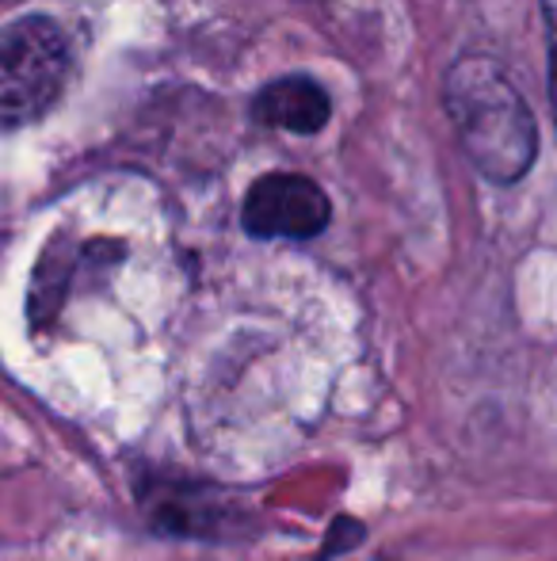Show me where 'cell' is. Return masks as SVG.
<instances>
[{"label": "cell", "instance_id": "cell-1", "mask_svg": "<svg viewBox=\"0 0 557 561\" xmlns=\"http://www.w3.org/2000/svg\"><path fill=\"white\" fill-rule=\"evenodd\" d=\"M443 107L474 169L492 184H515L538 153L531 107L485 54H462L443 77Z\"/></svg>", "mask_w": 557, "mask_h": 561}, {"label": "cell", "instance_id": "cell-2", "mask_svg": "<svg viewBox=\"0 0 557 561\" xmlns=\"http://www.w3.org/2000/svg\"><path fill=\"white\" fill-rule=\"evenodd\" d=\"M69 38L50 15H20L0 27V130L38 123L69 81Z\"/></svg>", "mask_w": 557, "mask_h": 561}, {"label": "cell", "instance_id": "cell-3", "mask_svg": "<svg viewBox=\"0 0 557 561\" xmlns=\"http://www.w3.org/2000/svg\"><path fill=\"white\" fill-rule=\"evenodd\" d=\"M328 195L321 192L313 180L294 176V172H271V176L256 180L245 195L241 207V222L253 237H290V241H305L317 237L328 226Z\"/></svg>", "mask_w": 557, "mask_h": 561}, {"label": "cell", "instance_id": "cell-4", "mask_svg": "<svg viewBox=\"0 0 557 561\" xmlns=\"http://www.w3.org/2000/svg\"><path fill=\"white\" fill-rule=\"evenodd\" d=\"M256 118L264 126H276V130H290V134H317L321 126L328 123V92L321 89L313 77H279L268 89L256 96L253 104Z\"/></svg>", "mask_w": 557, "mask_h": 561}, {"label": "cell", "instance_id": "cell-5", "mask_svg": "<svg viewBox=\"0 0 557 561\" xmlns=\"http://www.w3.org/2000/svg\"><path fill=\"white\" fill-rule=\"evenodd\" d=\"M69 272H73V252L66 249V241H54L50 252L38 260V272H35V295H31V310H35V318H43V313H50L61 306Z\"/></svg>", "mask_w": 557, "mask_h": 561}, {"label": "cell", "instance_id": "cell-6", "mask_svg": "<svg viewBox=\"0 0 557 561\" xmlns=\"http://www.w3.org/2000/svg\"><path fill=\"white\" fill-rule=\"evenodd\" d=\"M543 20H546V50H550V107L557 126V0H543Z\"/></svg>", "mask_w": 557, "mask_h": 561}]
</instances>
